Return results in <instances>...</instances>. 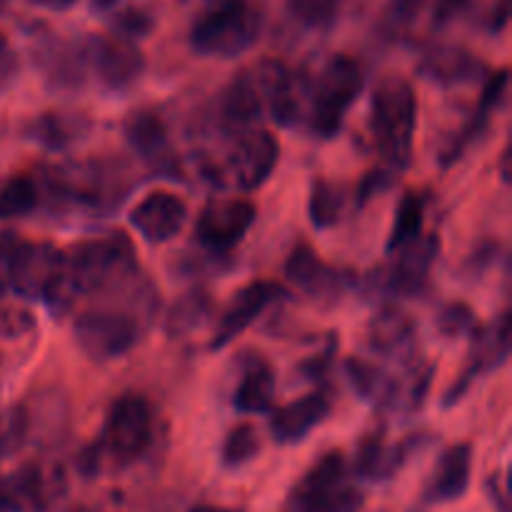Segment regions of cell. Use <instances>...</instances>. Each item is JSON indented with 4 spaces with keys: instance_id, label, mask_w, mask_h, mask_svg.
<instances>
[{
    "instance_id": "cell-38",
    "label": "cell",
    "mask_w": 512,
    "mask_h": 512,
    "mask_svg": "<svg viewBox=\"0 0 512 512\" xmlns=\"http://www.w3.org/2000/svg\"><path fill=\"white\" fill-rule=\"evenodd\" d=\"M505 90H508V70L500 68L498 73L488 75L485 78V85H483V95H480V108L485 115L490 113V110L498 108L500 103H503L505 98Z\"/></svg>"
},
{
    "instance_id": "cell-33",
    "label": "cell",
    "mask_w": 512,
    "mask_h": 512,
    "mask_svg": "<svg viewBox=\"0 0 512 512\" xmlns=\"http://www.w3.org/2000/svg\"><path fill=\"white\" fill-rule=\"evenodd\" d=\"M345 475H348V460L340 450H330L325 453L313 468L305 473V478L300 480V485L295 490H320L330 488V485L345 483Z\"/></svg>"
},
{
    "instance_id": "cell-40",
    "label": "cell",
    "mask_w": 512,
    "mask_h": 512,
    "mask_svg": "<svg viewBox=\"0 0 512 512\" xmlns=\"http://www.w3.org/2000/svg\"><path fill=\"white\" fill-rule=\"evenodd\" d=\"M15 243H18L15 235H0V295H5L10 290V260H13Z\"/></svg>"
},
{
    "instance_id": "cell-45",
    "label": "cell",
    "mask_w": 512,
    "mask_h": 512,
    "mask_svg": "<svg viewBox=\"0 0 512 512\" xmlns=\"http://www.w3.org/2000/svg\"><path fill=\"white\" fill-rule=\"evenodd\" d=\"M500 170H503L505 183H510V148H505L503 155H500Z\"/></svg>"
},
{
    "instance_id": "cell-39",
    "label": "cell",
    "mask_w": 512,
    "mask_h": 512,
    "mask_svg": "<svg viewBox=\"0 0 512 512\" xmlns=\"http://www.w3.org/2000/svg\"><path fill=\"white\" fill-rule=\"evenodd\" d=\"M20 73V58L15 53V48L10 45L8 35L0 30V90L8 88Z\"/></svg>"
},
{
    "instance_id": "cell-48",
    "label": "cell",
    "mask_w": 512,
    "mask_h": 512,
    "mask_svg": "<svg viewBox=\"0 0 512 512\" xmlns=\"http://www.w3.org/2000/svg\"><path fill=\"white\" fill-rule=\"evenodd\" d=\"M378 512H385V510H378Z\"/></svg>"
},
{
    "instance_id": "cell-7",
    "label": "cell",
    "mask_w": 512,
    "mask_h": 512,
    "mask_svg": "<svg viewBox=\"0 0 512 512\" xmlns=\"http://www.w3.org/2000/svg\"><path fill=\"white\" fill-rule=\"evenodd\" d=\"M73 338L78 348L90 360H115L128 353L138 340V325L135 318L120 313V310H85L75 318Z\"/></svg>"
},
{
    "instance_id": "cell-36",
    "label": "cell",
    "mask_w": 512,
    "mask_h": 512,
    "mask_svg": "<svg viewBox=\"0 0 512 512\" xmlns=\"http://www.w3.org/2000/svg\"><path fill=\"white\" fill-rule=\"evenodd\" d=\"M395 180H398V173H395V170H390V168H385V165L370 170V173L365 175L363 180H360L358 193H355V198H358V205H365L370 198H375V195H380V193H385V190L393 188Z\"/></svg>"
},
{
    "instance_id": "cell-24",
    "label": "cell",
    "mask_w": 512,
    "mask_h": 512,
    "mask_svg": "<svg viewBox=\"0 0 512 512\" xmlns=\"http://www.w3.org/2000/svg\"><path fill=\"white\" fill-rule=\"evenodd\" d=\"M415 340V323L398 305H383L368 323V345L385 358L410 353Z\"/></svg>"
},
{
    "instance_id": "cell-2",
    "label": "cell",
    "mask_w": 512,
    "mask_h": 512,
    "mask_svg": "<svg viewBox=\"0 0 512 512\" xmlns=\"http://www.w3.org/2000/svg\"><path fill=\"white\" fill-rule=\"evenodd\" d=\"M418 128V95L403 75H385L375 83L370 100V133L385 168L403 173L413 160Z\"/></svg>"
},
{
    "instance_id": "cell-13",
    "label": "cell",
    "mask_w": 512,
    "mask_h": 512,
    "mask_svg": "<svg viewBox=\"0 0 512 512\" xmlns=\"http://www.w3.org/2000/svg\"><path fill=\"white\" fill-rule=\"evenodd\" d=\"M440 258V238L420 233L403 248L395 250V263L380 273L378 283L390 295H420L428 288L435 263Z\"/></svg>"
},
{
    "instance_id": "cell-14",
    "label": "cell",
    "mask_w": 512,
    "mask_h": 512,
    "mask_svg": "<svg viewBox=\"0 0 512 512\" xmlns=\"http://www.w3.org/2000/svg\"><path fill=\"white\" fill-rule=\"evenodd\" d=\"M285 278L310 300H325V303L338 300L353 283V275L348 270L325 263L318 250L308 243H298L290 250L285 260Z\"/></svg>"
},
{
    "instance_id": "cell-18",
    "label": "cell",
    "mask_w": 512,
    "mask_h": 512,
    "mask_svg": "<svg viewBox=\"0 0 512 512\" xmlns=\"http://www.w3.org/2000/svg\"><path fill=\"white\" fill-rule=\"evenodd\" d=\"M330 408H333V403L323 390H315V393L303 395L293 403L273 408L270 410V433H273L275 443H303L318 425L328 420Z\"/></svg>"
},
{
    "instance_id": "cell-47",
    "label": "cell",
    "mask_w": 512,
    "mask_h": 512,
    "mask_svg": "<svg viewBox=\"0 0 512 512\" xmlns=\"http://www.w3.org/2000/svg\"><path fill=\"white\" fill-rule=\"evenodd\" d=\"M75 512H88V510H75Z\"/></svg>"
},
{
    "instance_id": "cell-5",
    "label": "cell",
    "mask_w": 512,
    "mask_h": 512,
    "mask_svg": "<svg viewBox=\"0 0 512 512\" xmlns=\"http://www.w3.org/2000/svg\"><path fill=\"white\" fill-rule=\"evenodd\" d=\"M280 160V143L268 128L240 130L235 133L233 148H230L228 158L223 165V178H228L230 185H235L243 193L258 190L260 185L268 183L273 170L278 168Z\"/></svg>"
},
{
    "instance_id": "cell-27",
    "label": "cell",
    "mask_w": 512,
    "mask_h": 512,
    "mask_svg": "<svg viewBox=\"0 0 512 512\" xmlns=\"http://www.w3.org/2000/svg\"><path fill=\"white\" fill-rule=\"evenodd\" d=\"M38 208H43V200H40V188L33 170L25 175H15L0 188V220L23 218Z\"/></svg>"
},
{
    "instance_id": "cell-16",
    "label": "cell",
    "mask_w": 512,
    "mask_h": 512,
    "mask_svg": "<svg viewBox=\"0 0 512 512\" xmlns=\"http://www.w3.org/2000/svg\"><path fill=\"white\" fill-rule=\"evenodd\" d=\"M280 298H285V290L278 283H270V280H258V283L240 288L233 295L228 308L223 310V315L218 318L210 348L220 350L228 343H233L243 330H248Z\"/></svg>"
},
{
    "instance_id": "cell-9",
    "label": "cell",
    "mask_w": 512,
    "mask_h": 512,
    "mask_svg": "<svg viewBox=\"0 0 512 512\" xmlns=\"http://www.w3.org/2000/svg\"><path fill=\"white\" fill-rule=\"evenodd\" d=\"M153 440V410L138 393H125L108 408L103 443L115 458H138Z\"/></svg>"
},
{
    "instance_id": "cell-3",
    "label": "cell",
    "mask_w": 512,
    "mask_h": 512,
    "mask_svg": "<svg viewBox=\"0 0 512 512\" xmlns=\"http://www.w3.org/2000/svg\"><path fill=\"white\" fill-rule=\"evenodd\" d=\"M263 15L250 0H215L190 28L195 53L210 58H238L260 38Z\"/></svg>"
},
{
    "instance_id": "cell-37",
    "label": "cell",
    "mask_w": 512,
    "mask_h": 512,
    "mask_svg": "<svg viewBox=\"0 0 512 512\" xmlns=\"http://www.w3.org/2000/svg\"><path fill=\"white\" fill-rule=\"evenodd\" d=\"M35 328V318L25 308L0 310V338H20Z\"/></svg>"
},
{
    "instance_id": "cell-22",
    "label": "cell",
    "mask_w": 512,
    "mask_h": 512,
    "mask_svg": "<svg viewBox=\"0 0 512 512\" xmlns=\"http://www.w3.org/2000/svg\"><path fill=\"white\" fill-rule=\"evenodd\" d=\"M470 473H473V445H450L435 463L430 483L425 488V498L430 503H450V500L463 498L470 485Z\"/></svg>"
},
{
    "instance_id": "cell-31",
    "label": "cell",
    "mask_w": 512,
    "mask_h": 512,
    "mask_svg": "<svg viewBox=\"0 0 512 512\" xmlns=\"http://www.w3.org/2000/svg\"><path fill=\"white\" fill-rule=\"evenodd\" d=\"M213 313V300L205 290H190V293L180 295L168 310V333L170 335H185L190 330L200 328L205 320Z\"/></svg>"
},
{
    "instance_id": "cell-19",
    "label": "cell",
    "mask_w": 512,
    "mask_h": 512,
    "mask_svg": "<svg viewBox=\"0 0 512 512\" xmlns=\"http://www.w3.org/2000/svg\"><path fill=\"white\" fill-rule=\"evenodd\" d=\"M418 73L435 85L458 88V85H470L483 78L485 65L463 45L438 43L425 50L418 63Z\"/></svg>"
},
{
    "instance_id": "cell-15",
    "label": "cell",
    "mask_w": 512,
    "mask_h": 512,
    "mask_svg": "<svg viewBox=\"0 0 512 512\" xmlns=\"http://www.w3.org/2000/svg\"><path fill=\"white\" fill-rule=\"evenodd\" d=\"M128 223L135 233L153 245L173 240L188 223V205L170 190H153L130 208Z\"/></svg>"
},
{
    "instance_id": "cell-21",
    "label": "cell",
    "mask_w": 512,
    "mask_h": 512,
    "mask_svg": "<svg viewBox=\"0 0 512 512\" xmlns=\"http://www.w3.org/2000/svg\"><path fill=\"white\" fill-rule=\"evenodd\" d=\"M418 440L420 435H408L403 443H388L383 433H368L360 440L358 453H355V473L370 483H385L395 478Z\"/></svg>"
},
{
    "instance_id": "cell-43",
    "label": "cell",
    "mask_w": 512,
    "mask_h": 512,
    "mask_svg": "<svg viewBox=\"0 0 512 512\" xmlns=\"http://www.w3.org/2000/svg\"><path fill=\"white\" fill-rule=\"evenodd\" d=\"M33 5H40V8L48 10H68L75 0H30Z\"/></svg>"
},
{
    "instance_id": "cell-41",
    "label": "cell",
    "mask_w": 512,
    "mask_h": 512,
    "mask_svg": "<svg viewBox=\"0 0 512 512\" xmlns=\"http://www.w3.org/2000/svg\"><path fill=\"white\" fill-rule=\"evenodd\" d=\"M485 488H488L490 500H493V505L498 508V512H510V490H508V483H505L503 475L500 473L488 475V480H485Z\"/></svg>"
},
{
    "instance_id": "cell-11",
    "label": "cell",
    "mask_w": 512,
    "mask_h": 512,
    "mask_svg": "<svg viewBox=\"0 0 512 512\" xmlns=\"http://www.w3.org/2000/svg\"><path fill=\"white\" fill-rule=\"evenodd\" d=\"M255 223V205L248 198H213L195 220V238L213 253H228Z\"/></svg>"
},
{
    "instance_id": "cell-10",
    "label": "cell",
    "mask_w": 512,
    "mask_h": 512,
    "mask_svg": "<svg viewBox=\"0 0 512 512\" xmlns=\"http://www.w3.org/2000/svg\"><path fill=\"white\" fill-rule=\"evenodd\" d=\"M65 493V473L58 465L28 463L0 478V512H43Z\"/></svg>"
},
{
    "instance_id": "cell-35",
    "label": "cell",
    "mask_w": 512,
    "mask_h": 512,
    "mask_svg": "<svg viewBox=\"0 0 512 512\" xmlns=\"http://www.w3.org/2000/svg\"><path fill=\"white\" fill-rule=\"evenodd\" d=\"M288 5L300 23L323 28V25H330L338 18L343 0H288Z\"/></svg>"
},
{
    "instance_id": "cell-46",
    "label": "cell",
    "mask_w": 512,
    "mask_h": 512,
    "mask_svg": "<svg viewBox=\"0 0 512 512\" xmlns=\"http://www.w3.org/2000/svg\"><path fill=\"white\" fill-rule=\"evenodd\" d=\"M5 5H8V0H0V13H3V10H5Z\"/></svg>"
},
{
    "instance_id": "cell-26",
    "label": "cell",
    "mask_w": 512,
    "mask_h": 512,
    "mask_svg": "<svg viewBox=\"0 0 512 512\" xmlns=\"http://www.w3.org/2000/svg\"><path fill=\"white\" fill-rule=\"evenodd\" d=\"M298 512H358L363 508V493L348 483L320 490H295Z\"/></svg>"
},
{
    "instance_id": "cell-23",
    "label": "cell",
    "mask_w": 512,
    "mask_h": 512,
    "mask_svg": "<svg viewBox=\"0 0 512 512\" xmlns=\"http://www.w3.org/2000/svg\"><path fill=\"white\" fill-rule=\"evenodd\" d=\"M35 63H38L45 83L53 90H78L85 83V73H88L83 48H75V45L63 43L58 38L45 40L35 48Z\"/></svg>"
},
{
    "instance_id": "cell-28",
    "label": "cell",
    "mask_w": 512,
    "mask_h": 512,
    "mask_svg": "<svg viewBox=\"0 0 512 512\" xmlns=\"http://www.w3.org/2000/svg\"><path fill=\"white\" fill-rule=\"evenodd\" d=\"M345 370H348L350 385H353L355 393H358L360 398L375 400L378 405H388L390 408L395 378H390L388 373H383V370L375 368L373 363H365V360L360 358H348Z\"/></svg>"
},
{
    "instance_id": "cell-42",
    "label": "cell",
    "mask_w": 512,
    "mask_h": 512,
    "mask_svg": "<svg viewBox=\"0 0 512 512\" xmlns=\"http://www.w3.org/2000/svg\"><path fill=\"white\" fill-rule=\"evenodd\" d=\"M498 250H500L498 243L480 245V248L475 250V255H470L468 258V273H483V270L488 268L495 258H498Z\"/></svg>"
},
{
    "instance_id": "cell-29",
    "label": "cell",
    "mask_w": 512,
    "mask_h": 512,
    "mask_svg": "<svg viewBox=\"0 0 512 512\" xmlns=\"http://www.w3.org/2000/svg\"><path fill=\"white\" fill-rule=\"evenodd\" d=\"M343 210H345V190L325 178L315 180L313 188H310V200H308L310 223L320 230L333 228V225H338L340 218H343Z\"/></svg>"
},
{
    "instance_id": "cell-20",
    "label": "cell",
    "mask_w": 512,
    "mask_h": 512,
    "mask_svg": "<svg viewBox=\"0 0 512 512\" xmlns=\"http://www.w3.org/2000/svg\"><path fill=\"white\" fill-rule=\"evenodd\" d=\"M93 130V120L88 113L73 108L43 110L28 123V138L43 145L45 150L63 153L73 145L83 143Z\"/></svg>"
},
{
    "instance_id": "cell-8",
    "label": "cell",
    "mask_w": 512,
    "mask_h": 512,
    "mask_svg": "<svg viewBox=\"0 0 512 512\" xmlns=\"http://www.w3.org/2000/svg\"><path fill=\"white\" fill-rule=\"evenodd\" d=\"M80 48H83L85 65L108 90L130 88L138 83L145 70V58L138 45L118 33H93Z\"/></svg>"
},
{
    "instance_id": "cell-32",
    "label": "cell",
    "mask_w": 512,
    "mask_h": 512,
    "mask_svg": "<svg viewBox=\"0 0 512 512\" xmlns=\"http://www.w3.org/2000/svg\"><path fill=\"white\" fill-rule=\"evenodd\" d=\"M260 448V435L253 423H238L225 433L223 445H220V463L225 468H240V465L250 463L258 458Z\"/></svg>"
},
{
    "instance_id": "cell-30",
    "label": "cell",
    "mask_w": 512,
    "mask_h": 512,
    "mask_svg": "<svg viewBox=\"0 0 512 512\" xmlns=\"http://www.w3.org/2000/svg\"><path fill=\"white\" fill-rule=\"evenodd\" d=\"M423 218H425L423 195L415 193V190H405L398 208H395V223L388 238L390 253L400 250L405 243H410V240L418 238V235L423 233Z\"/></svg>"
},
{
    "instance_id": "cell-44",
    "label": "cell",
    "mask_w": 512,
    "mask_h": 512,
    "mask_svg": "<svg viewBox=\"0 0 512 512\" xmlns=\"http://www.w3.org/2000/svg\"><path fill=\"white\" fill-rule=\"evenodd\" d=\"M188 512H243L238 508H223V505H195Z\"/></svg>"
},
{
    "instance_id": "cell-12",
    "label": "cell",
    "mask_w": 512,
    "mask_h": 512,
    "mask_svg": "<svg viewBox=\"0 0 512 512\" xmlns=\"http://www.w3.org/2000/svg\"><path fill=\"white\" fill-rule=\"evenodd\" d=\"M510 323H512L510 313L505 310L495 323L480 325V328L470 335L473 345H470L468 365H465L460 378L453 383V388L445 393V400H443L445 408H450V405H455L458 400H463V395L468 393V388L473 385L475 378L490 373V370L503 368L505 360H508L510 355V343H512Z\"/></svg>"
},
{
    "instance_id": "cell-17",
    "label": "cell",
    "mask_w": 512,
    "mask_h": 512,
    "mask_svg": "<svg viewBox=\"0 0 512 512\" xmlns=\"http://www.w3.org/2000/svg\"><path fill=\"white\" fill-rule=\"evenodd\" d=\"M123 135L133 153L140 160L150 165L155 173L180 175L178 158L170 145L168 128H165L163 118L150 108H138L133 113L125 115L123 120Z\"/></svg>"
},
{
    "instance_id": "cell-4",
    "label": "cell",
    "mask_w": 512,
    "mask_h": 512,
    "mask_svg": "<svg viewBox=\"0 0 512 512\" xmlns=\"http://www.w3.org/2000/svg\"><path fill=\"white\" fill-rule=\"evenodd\" d=\"M365 88V70L353 55L335 53L325 60L310 85V130L320 138H333L343 128L345 113Z\"/></svg>"
},
{
    "instance_id": "cell-6",
    "label": "cell",
    "mask_w": 512,
    "mask_h": 512,
    "mask_svg": "<svg viewBox=\"0 0 512 512\" xmlns=\"http://www.w3.org/2000/svg\"><path fill=\"white\" fill-rule=\"evenodd\" d=\"M63 250L50 240H18L10 260V290L23 300L48 303L60 280Z\"/></svg>"
},
{
    "instance_id": "cell-1",
    "label": "cell",
    "mask_w": 512,
    "mask_h": 512,
    "mask_svg": "<svg viewBox=\"0 0 512 512\" xmlns=\"http://www.w3.org/2000/svg\"><path fill=\"white\" fill-rule=\"evenodd\" d=\"M135 250L125 233H110L103 238L80 240L63 250L60 280L50 295L48 308L60 313L73 303V295L100 293L133 278Z\"/></svg>"
},
{
    "instance_id": "cell-49",
    "label": "cell",
    "mask_w": 512,
    "mask_h": 512,
    "mask_svg": "<svg viewBox=\"0 0 512 512\" xmlns=\"http://www.w3.org/2000/svg\"><path fill=\"white\" fill-rule=\"evenodd\" d=\"M0 440H3V438H0Z\"/></svg>"
},
{
    "instance_id": "cell-34",
    "label": "cell",
    "mask_w": 512,
    "mask_h": 512,
    "mask_svg": "<svg viewBox=\"0 0 512 512\" xmlns=\"http://www.w3.org/2000/svg\"><path fill=\"white\" fill-rule=\"evenodd\" d=\"M478 328L480 325L478 318H475V310L470 308L468 303H448L438 310V315H435V330L448 340L473 335Z\"/></svg>"
},
{
    "instance_id": "cell-25",
    "label": "cell",
    "mask_w": 512,
    "mask_h": 512,
    "mask_svg": "<svg viewBox=\"0 0 512 512\" xmlns=\"http://www.w3.org/2000/svg\"><path fill=\"white\" fill-rule=\"evenodd\" d=\"M275 403V368L260 355L245 360L238 385L233 393V405L240 413H270Z\"/></svg>"
}]
</instances>
